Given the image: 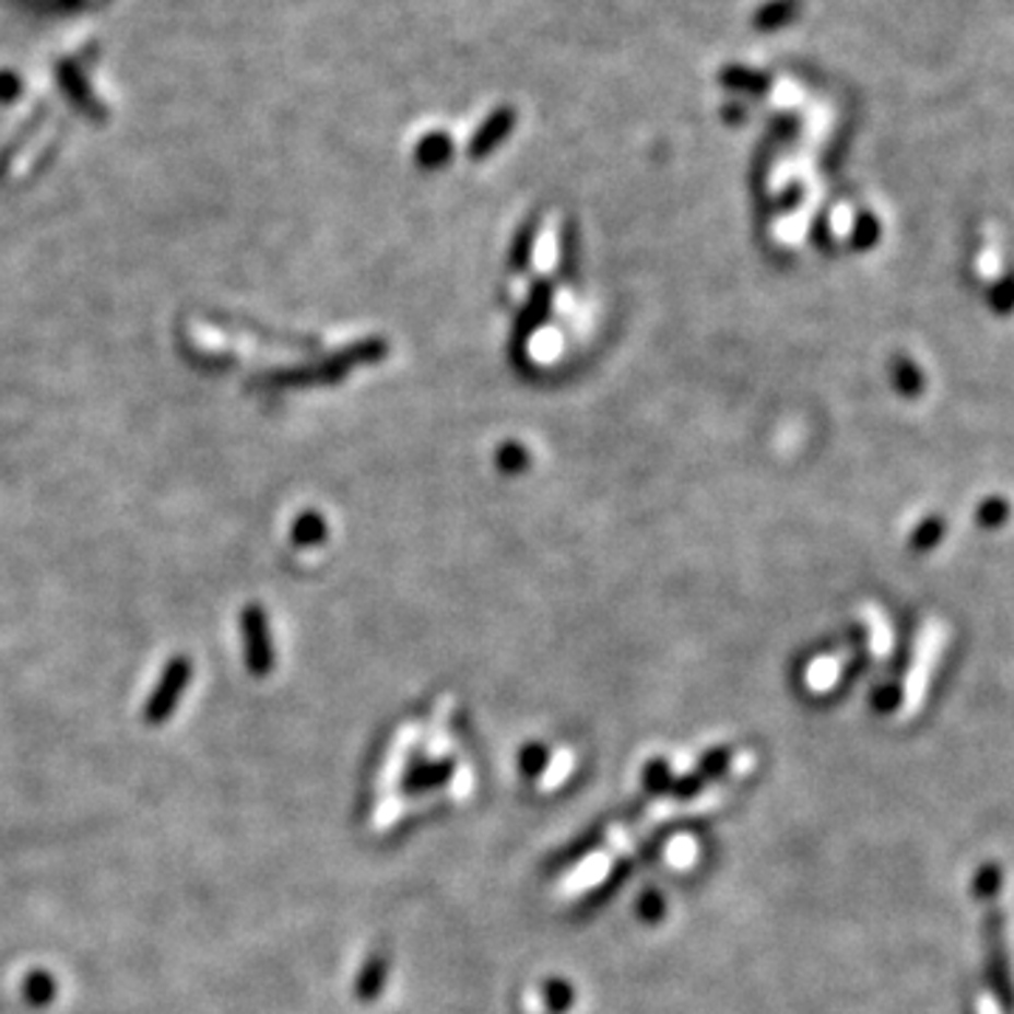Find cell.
<instances>
[{
    "label": "cell",
    "mask_w": 1014,
    "mask_h": 1014,
    "mask_svg": "<svg viewBox=\"0 0 1014 1014\" xmlns=\"http://www.w3.org/2000/svg\"><path fill=\"white\" fill-rule=\"evenodd\" d=\"M189 680H192V662L187 657H175V660L167 662L164 668V674H161L158 685L153 687V694H150L148 705H144V721L148 724H164V721L173 716V710L178 708L180 696L189 687Z\"/></svg>",
    "instance_id": "obj_1"
},
{
    "label": "cell",
    "mask_w": 1014,
    "mask_h": 1014,
    "mask_svg": "<svg viewBox=\"0 0 1014 1014\" xmlns=\"http://www.w3.org/2000/svg\"><path fill=\"white\" fill-rule=\"evenodd\" d=\"M240 637L243 651H246V668L254 676H268L274 671V640L268 632V617L257 603L243 609L240 614Z\"/></svg>",
    "instance_id": "obj_2"
},
{
    "label": "cell",
    "mask_w": 1014,
    "mask_h": 1014,
    "mask_svg": "<svg viewBox=\"0 0 1014 1014\" xmlns=\"http://www.w3.org/2000/svg\"><path fill=\"white\" fill-rule=\"evenodd\" d=\"M57 82H60L62 94L68 96V102H71L82 116H87V119L94 121H105V107L94 99L85 76H82V71L74 62H60V68H57Z\"/></svg>",
    "instance_id": "obj_3"
},
{
    "label": "cell",
    "mask_w": 1014,
    "mask_h": 1014,
    "mask_svg": "<svg viewBox=\"0 0 1014 1014\" xmlns=\"http://www.w3.org/2000/svg\"><path fill=\"white\" fill-rule=\"evenodd\" d=\"M389 981V955L387 953H373L361 967L358 978H355V998L361 1003L378 1001L384 987Z\"/></svg>",
    "instance_id": "obj_4"
},
{
    "label": "cell",
    "mask_w": 1014,
    "mask_h": 1014,
    "mask_svg": "<svg viewBox=\"0 0 1014 1014\" xmlns=\"http://www.w3.org/2000/svg\"><path fill=\"white\" fill-rule=\"evenodd\" d=\"M803 12V0H767L764 7L755 9L753 28L760 34H773L787 28L789 23L798 21Z\"/></svg>",
    "instance_id": "obj_5"
},
{
    "label": "cell",
    "mask_w": 1014,
    "mask_h": 1014,
    "mask_svg": "<svg viewBox=\"0 0 1014 1014\" xmlns=\"http://www.w3.org/2000/svg\"><path fill=\"white\" fill-rule=\"evenodd\" d=\"M455 775V764L451 760H437V764H417L406 773L403 778V792H428V789H437L448 781Z\"/></svg>",
    "instance_id": "obj_6"
},
{
    "label": "cell",
    "mask_w": 1014,
    "mask_h": 1014,
    "mask_svg": "<svg viewBox=\"0 0 1014 1014\" xmlns=\"http://www.w3.org/2000/svg\"><path fill=\"white\" fill-rule=\"evenodd\" d=\"M601 840H603L601 828L587 832V835H581L575 842H569L567 848L555 851V854L547 860V865H544V874H558V871H564V868H573L575 862H581L583 857L592 854L594 848L601 846Z\"/></svg>",
    "instance_id": "obj_7"
},
{
    "label": "cell",
    "mask_w": 1014,
    "mask_h": 1014,
    "mask_svg": "<svg viewBox=\"0 0 1014 1014\" xmlns=\"http://www.w3.org/2000/svg\"><path fill=\"white\" fill-rule=\"evenodd\" d=\"M510 125H514V114H510L507 107L496 110V114L491 116L485 125H482V130L474 135V141H471V153L485 155L487 150H494L496 144H499V141L507 135Z\"/></svg>",
    "instance_id": "obj_8"
},
{
    "label": "cell",
    "mask_w": 1014,
    "mask_h": 1014,
    "mask_svg": "<svg viewBox=\"0 0 1014 1014\" xmlns=\"http://www.w3.org/2000/svg\"><path fill=\"white\" fill-rule=\"evenodd\" d=\"M721 82L733 91H747V94H764L769 87V76L758 74L753 68H741V66H730L724 74L719 76Z\"/></svg>",
    "instance_id": "obj_9"
},
{
    "label": "cell",
    "mask_w": 1014,
    "mask_h": 1014,
    "mask_svg": "<svg viewBox=\"0 0 1014 1014\" xmlns=\"http://www.w3.org/2000/svg\"><path fill=\"white\" fill-rule=\"evenodd\" d=\"M54 992H57V983L48 972H32L23 981V1001L34 1009H43L54 1001Z\"/></svg>",
    "instance_id": "obj_10"
},
{
    "label": "cell",
    "mask_w": 1014,
    "mask_h": 1014,
    "mask_svg": "<svg viewBox=\"0 0 1014 1014\" xmlns=\"http://www.w3.org/2000/svg\"><path fill=\"white\" fill-rule=\"evenodd\" d=\"M291 535H294V541L302 544V547L319 544V541L325 539V521H321L319 514H302L294 528H291Z\"/></svg>",
    "instance_id": "obj_11"
},
{
    "label": "cell",
    "mask_w": 1014,
    "mask_h": 1014,
    "mask_svg": "<svg viewBox=\"0 0 1014 1014\" xmlns=\"http://www.w3.org/2000/svg\"><path fill=\"white\" fill-rule=\"evenodd\" d=\"M730 758H733V753H730V750H721V747L710 750V753L705 755V758H701L699 767H696V775H699V778L705 783L716 781V778H721V775L728 773Z\"/></svg>",
    "instance_id": "obj_12"
},
{
    "label": "cell",
    "mask_w": 1014,
    "mask_h": 1014,
    "mask_svg": "<svg viewBox=\"0 0 1014 1014\" xmlns=\"http://www.w3.org/2000/svg\"><path fill=\"white\" fill-rule=\"evenodd\" d=\"M544 1001H547L550 1012L564 1014L569 1006H573L575 992H573V987H569L567 981H558V978H553V981L544 983Z\"/></svg>",
    "instance_id": "obj_13"
},
{
    "label": "cell",
    "mask_w": 1014,
    "mask_h": 1014,
    "mask_svg": "<svg viewBox=\"0 0 1014 1014\" xmlns=\"http://www.w3.org/2000/svg\"><path fill=\"white\" fill-rule=\"evenodd\" d=\"M671 781H674V775H671L665 760H660V758L651 760V764L646 767V773H642V783H646L648 792H655V794H665L668 787H671Z\"/></svg>",
    "instance_id": "obj_14"
},
{
    "label": "cell",
    "mask_w": 1014,
    "mask_h": 1014,
    "mask_svg": "<svg viewBox=\"0 0 1014 1014\" xmlns=\"http://www.w3.org/2000/svg\"><path fill=\"white\" fill-rule=\"evenodd\" d=\"M547 750L541 747V744H528V747L521 750L519 764L524 769V775H541L547 769Z\"/></svg>",
    "instance_id": "obj_15"
},
{
    "label": "cell",
    "mask_w": 1014,
    "mask_h": 1014,
    "mask_svg": "<svg viewBox=\"0 0 1014 1014\" xmlns=\"http://www.w3.org/2000/svg\"><path fill=\"white\" fill-rule=\"evenodd\" d=\"M637 916H640L642 921H648V924H657V921L665 916V901H662V896L657 894V891L642 894L640 901H637Z\"/></svg>",
    "instance_id": "obj_16"
},
{
    "label": "cell",
    "mask_w": 1014,
    "mask_h": 1014,
    "mask_svg": "<svg viewBox=\"0 0 1014 1014\" xmlns=\"http://www.w3.org/2000/svg\"><path fill=\"white\" fill-rule=\"evenodd\" d=\"M446 153H448V141L443 139L440 133L428 135V139L421 144V150H417V155H421L423 164H440L443 155H446Z\"/></svg>",
    "instance_id": "obj_17"
},
{
    "label": "cell",
    "mask_w": 1014,
    "mask_h": 1014,
    "mask_svg": "<svg viewBox=\"0 0 1014 1014\" xmlns=\"http://www.w3.org/2000/svg\"><path fill=\"white\" fill-rule=\"evenodd\" d=\"M23 82L14 71H0V105H9L21 96Z\"/></svg>",
    "instance_id": "obj_18"
}]
</instances>
